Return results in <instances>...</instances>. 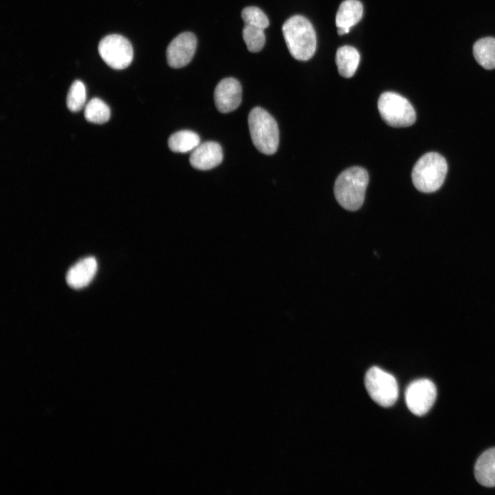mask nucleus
Returning a JSON list of instances; mask_svg holds the SVG:
<instances>
[{
    "label": "nucleus",
    "mask_w": 495,
    "mask_h": 495,
    "mask_svg": "<svg viewBox=\"0 0 495 495\" xmlns=\"http://www.w3.org/2000/svg\"><path fill=\"white\" fill-rule=\"evenodd\" d=\"M291 55L300 60L311 58L316 49V36L310 21L300 15L288 19L282 28Z\"/></svg>",
    "instance_id": "f257e3e1"
},
{
    "label": "nucleus",
    "mask_w": 495,
    "mask_h": 495,
    "mask_svg": "<svg viewBox=\"0 0 495 495\" xmlns=\"http://www.w3.org/2000/svg\"><path fill=\"white\" fill-rule=\"evenodd\" d=\"M368 183L367 171L360 166L344 170L337 177L334 195L338 204L349 211L358 210L363 204Z\"/></svg>",
    "instance_id": "f03ea898"
},
{
    "label": "nucleus",
    "mask_w": 495,
    "mask_h": 495,
    "mask_svg": "<svg viewBox=\"0 0 495 495\" xmlns=\"http://www.w3.org/2000/svg\"><path fill=\"white\" fill-rule=\"evenodd\" d=\"M248 126L254 146L261 153L272 155L278 149L279 131L274 118L264 109L254 107L248 116Z\"/></svg>",
    "instance_id": "7ed1b4c3"
},
{
    "label": "nucleus",
    "mask_w": 495,
    "mask_h": 495,
    "mask_svg": "<svg viewBox=\"0 0 495 495\" xmlns=\"http://www.w3.org/2000/svg\"><path fill=\"white\" fill-rule=\"evenodd\" d=\"M447 170V162L443 156L428 153L415 164L411 175L412 183L421 192H434L443 184Z\"/></svg>",
    "instance_id": "20e7f679"
},
{
    "label": "nucleus",
    "mask_w": 495,
    "mask_h": 495,
    "mask_svg": "<svg viewBox=\"0 0 495 495\" xmlns=\"http://www.w3.org/2000/svg\"><path fill=\"white\" fill-rule=\"evenodd\" d=\"M377 107L383 120L390 126H409L416 120L412 105L397 93L386 91L382 94L378 99Z\"/></svg>",
    "instance_id": "39448f33"
},
{
    "label": "nucleus",
    "mask_w": 495,
    "mask_h": 495,
    "mask_svg": "<svg viewBox=\"0 0 495 495\" xmlns=\"http://www.w3.org/2000/svg\"><path fill=\"white\" fill-rule=\"evenodd\" d=\"M364 384L371 399L382 407H390L397 399L398 386L395 378L377 366L368 370Z\"/></svg>",
    "instance_id": "423d86ee"
},
{
    "label": "nucleus",
    "mask_w": 495,
    "mask_h": 495,
    "mask_svg": "<svg viewBox=\"0 0 495 495\" xmlns=\"http://www.w3.org/2000/svg\"><path fill=\"white\" fill-rule=\"evenodd\" d=\"M98 52L110 67L123 69L132 62L133 50L129 41L122 35L110 34L98 44Z\"/></svg>",
    "instance_id": "0eeeda50"
},
{
    "label": "nucleus",
    "mask_w": 495,
    "mask_h": 495,
    "mask_svg": "<svg viewBox=\"0 0 495 495\" xmlns=\"http://www.w3.org/2000/svg\"><path fill=\"white\" fill-rule=\"evenodd\" d=\"M437 397L434 383L428 379L417 380L411 382L405 392V400L410 411L422 416L433 406Z\"/></svg>",
    "instance_id": "6e6552de"
},
{
    "label": "nucleus",
    "mask_w": 495,
    "mask_h": 495,
    "mask_svg": "<svg viewBox=\"0 0 495 495\" xmlns=\"http://www.w3.org/2000/svg\"><path fill=\"white\" fill-rule=\"evenodd\" d=\"M197 47L194 34L185 32L179 34L169 43L166 50L168 65L173 68H181L192 60Z\"/></svg>",
    "instance_id": "1a4fd4ad"
},
{
    "label": "nucleus",
    "mask_w": 495,
    "mask_h": 495,
    "mask_svg": "<svg viewBox=\"0 0 495 495\" xmlns=\"http://www.w3.org/2000/svg\"><path fill=\"white\" fill-rule=\"evenodd\" d=\"M242 98L240 82L234 78L221 80L216 86L214 100L217 109L221 113L231 112L239 107Z\"/></svg>",
    "instance_id": "9d476101"
},
{
    "label": "nucleus",
    "mask_w": 495,
    "mask_h": 495,
    "mask_svg": "<svg viewBox=\"0 0 495 495\" xmlns=\"http://www.w3.org/2000/svg\"><path fill=\"white\" fill-rule=\"evenodd\" d=\"M223 160L221 146L215 142L199 144L191 153L190 165L198 170H206L219 165Z\"/></svg>",
    "instance_id": "9b49d317"
},
{
    "label": "nucleus",
    "mask_w": 495,
    "mask_h": 495,
    "mask_svg": "<svg viewBox=\"0 0 495 495\" xmlns=\"http://www.w3.org/2000/svg\"><path fill=\"white\" fill-rule=\"evenodd\" d=\"M97 270V261L93 256L84 258L69 268L66 280L72 288L80 289L93 279Z\"/></svg>",
    "instance_id": "f8f14e48"
},
{
    "label": "nucleus",
    "mask_w": 495,
    "mask_h": 495,
    "mask_svg": "<svg viewBox=\"0 0 495 495\" xmlns=\"http://www.w3.org/2000/svg\"><path fill=\"white\" fill-rule=\"evenodd\" d=\"M477 482L484 487H495V448L484 452L474 467Z\"/></svg>",
    "instance_id": "ddd939ff"
},
{
    "label": "nucleus",
    "mask_w": 495,
    "mask_h": 495,
    "mask_svg": "<svg viewBox=\"0 0 495 495\" xmlns=\"http://www.w3.org/2000/svg\"><path fill=\"white\" fill-rule=\"evenodd\" d=\"M363 6L358 0H345L339 6L336 16L337 28L349 29L362 19Z\"/></svg>",
    "instance_id": "4468645a"
},
{
    "label": "nucleus",
    "mask_w": 495,
    "mask_h": 495,
    "mask_svg": "<svg viewBox=\"0 0 495 495\" xmlns=\"http://www.w3.org/2000/svg\"><path fill=\"white\" fill-rule=\"evenodd\" d=\"M360 56L353 47L344 45L336 52V63L341 76L344 78L352 77L358 67Z\"/></svg>",
    "instance_id": "2eb2a0df"
},
{
    "label": "nucleus",
    "mask_w": 495,
    "mask_h": 495,
    "mask_svg": "<svg viewBox=\"0 0 495 495\" xmlns=\"http://www.w3.org/2000/svg\"><path fill=\"white\" fill-rule=\"evenodd\" d=\"M473 54L483 68H495V38L485 37L478 40L473 46Z\"/></svg>",
    "instance_id": "dca6fc26"
},
{
    "label": "nucleus",
    "mask_w": 495,
    "mask_h": 495,
    "mask_svg": "<svg viewBox=\"0 0 495 495\" xmlns=\"http://www.w3.org/2000/svg\"><path fill=\"white\" fill-rule=\"evenodd\" d=\"M200 144L197 133L190 130H182L172 134L168 140L170 151L185 153L192 151Z\"/></svg>",
    "instance_id": "f3484780"
},
{
    "label": "nucleus",
    "mask_w": 495,
    "mask_h": 495,
    "mask_svg": "<svg viewBox=\"0 0 495 495\" xmlns=\"http://www.w3.org/2000/svg\"><path fill=\"white\" fill-rule=\"evenodd\" d=\"M85 118L91 123L102 124L107 122L111 117L108 105L101 99H91L85 107Z\"/></svg>",
    "instance_id": "a211bd4d"
},
{
    "label": "nucleus",
    "mask_w": 495,
    "mask_h": 495,
    "mask_svg": "<svg viewBox=\"0 0 495 495\" xmlns=\"http://www.w3.org/2000/svg\"><path fill=\"white\" fill-rule=\"evenodd\" d=\"M86 88L84 83L76 80L71 85L67 96V106L72 112L80 111L85 105Z\"/></svg>",
    "instance_id": "6ab92c4d"
},
{
    "label": "nucleus",
    "mask_w": 495,
    "mask_h": 495,
    "mask_svg": "<svg viewBox=\"0 0 495 495\" xmlns=\"http://www.w3.org/2000/svg\"><path fill=\"white\" fill-rule=\"evenodd\" d=\"M243 38L248 50L251 52L261 51L265 43L264 29L248 24L244 25Z\"/></svg>",
    "instance_id": "aec40b11"
},
{
    "label": "nucleus",
    "mask_w": 495,
    "mask_h": 495,
    "mask_svg": "<svg viewBox=\"0 0 495 495\" xmlns=\"http://www.w3.org/2000/svg\"><path fill=\"white\" fill-rule=\"evenodd\" d=\"M241 17L245 24L262 29H265L269 25V20L265 14L260 8L255 6L245 8L241 12Z\"/></svg>",
    "instance_id": "412c9836"
},
{
    "label": "nucleus",
    "mask_w": 495,
    "mask_h": 495,
    "mask_svg": "<svg viewBox=\"0 0 495 495\" xmlns=\"http://www.w3.org/2000/svg\"><path fill=\"white\" fill-rule=\"evenodd\" d=\"M349 29L345 28H338V33L339 35H343L344 34H346L349 32Z\"/></svg>",
    "instance_id": "4be33fe9"
}]
</instances>
